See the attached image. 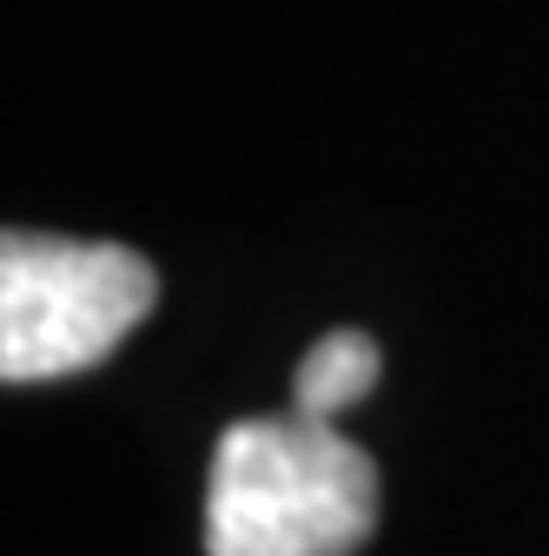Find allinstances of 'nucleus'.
Listing matches in <instances>:
<instances>
[{"instance_id":"obj_1","label":"nucleus","mask_w":549,"mask_h":556,"mask_svg":"<svg viewBox=\"0 0 549 556\" xmlns=\"http://www.w3.org/2000/svg\"><path fill=\"white\" fill-rule=\"evenodd\" d=\"M378 530V470L324 417H239L205 477V556H352Z\"/></svg>"},{"instance_id":"obj_2","label":"nucleus","mask_w":549,"mask_h":556,"mask_svg":"<svg viewBox=\"0 0 549 556\" xmlns=\"http://www.w3.org/2000/svg\"><path fill=\"white\" fill-rule=\"evenodd\" d=\"M159 299L140 252L100 239H8L0 245V378H74L132 338Z\"/></svg>"},{"instance_id":"obj_3","label":"nucleus","mask_w":549,"mask_h":556,"mask_svg":"<svg viewBox=\"0 0 549 556\" xmlns=\"http://www.w3.org/2000/svg\"><path fill=\"white\" fill-rule=\"evenodd\" d=\"M378 371H384V358H378V344L365 331H324L305 352L298 378H292V410L337 425V410H352L378 384Z\"/></svg>"}]
</instances>
